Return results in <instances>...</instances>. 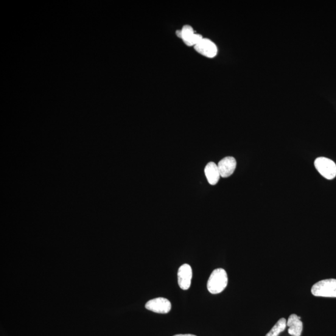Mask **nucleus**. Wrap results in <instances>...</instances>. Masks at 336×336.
I'll return each instance as SVG.
<instances>
[{
  "mask_svg": "<svg viewBox=\"0 0 336 336\" xmlns=\"http://www.w3.org/2000/svg\"><path fill=\"white\" fill-rule=\"evenodd\" d=\"M228 284V277L223 268L215 269L212 271L207 282V289L212 294L222 292Z\"/></svg>",
  "mask_w": 336,
  "mask_h": 336,
  "instance_id": "obj_1",
  "label": "nucleus"
},
{
  "mask_svg": "<svg viewBox=\"0 0 336 336\" xmlns=\"http://www.w3.org/2000/svg\"><path fill=\"white\" fill-rule=\"evenodd\" d=\"M314 296L336 298V279H327L316 283L313 286Z\"/></svg>",
  "mask_w": 336,
  "mask_h": 336,
  "instance_id": "obj_2",
  "label": "nucleus"
},
{
  "mask_svg": "<svg viewBox=\"0 0 336 336\" xmlns=\"http://www.w3.org/2000/svg\"><path fill=\"white\" fill-rule=\"evenodd\" d=\"M315 166L316 169L324 178L330 180L335 177L336 164L331 159L320 157L316 159Z\"/></svg>",
  "mask_w": 336,
  "mask_h": 336,
  "instance_id": "obj_3",
  "label": "nucleus"
},
{
  "mask_svg": "<svg viewBox=\"0 0 336 336\" xmlns=\"http://www.w3.org/2000/svg\"><path fill=\"white\" fill-rule=\"evenodd\" d=\"M145 307L153 312L166 314L172 309V304L166 298H157L148 301Z\"/></svg>",
  "mask_w": 336,
  "mask_h": 336,
  "instance_id": "obj_4",
  "label": "nucleus"
},
{
  "mask_svg": "<svg viewBox=\"0 0 336 336\" xmlns=\"http://www.w3.org/2000/svg\"><path fill=\"white\" fill-rule=\"evenodd\" d=\"M194 49L200 54L206 58H213L217 54L218 49L216 45L209 39L203 38L196 46Z\"/></svg>",
  "mask_w": 336,
  "mask_h": 336,
  "instance_id": "obj_5",
  "label": "nucleus"
},
{
  "mask_svg": "<svg viewBox=\"0 0 336 336\" xmlns=\"http://www.w3.org/2000/svg\"><path fill=\"white\" fill-rule=\"evenodd\" d=\"M192 271L190 266L184 264L179 268L178 273V284L182 290H187L191 284Z\"/></svg>",
  "mask_w": 336,
  "mask_h": 336,
  "instance_id": "obj_6",
  "label": "nucleus"
},
{
  "mask_svg": "<svg viewBox=\"0 0 336 336\" xmlns=\"http://www.w3.org/2000/svg\"><path fill=\"white\" fill-rule=\"evenodd\" d=\"M237 162L234 157H226L218 162L217 166L221 177L226 178L231 176L236 168Z\"/></svg>",
  "mask_w": 336,
  "mask_h": 336,
  "instance_id": "obj_7",
  "label": "nucleus"
},
{
  "mask_svg": "<svg viewBox=\"0 0 336 336\" xmlns=\"http://www.w3.org/2000/svg\"><path fill=\"white\" fill-rule=\"evenodd\" d=\"M301 317L293 314L291 315L287 322V326L289 327L288 333L292 336H300L302 331V323Z\"/></svg>",
  "mask_w": 336,
  "mask_h": 336,
  "instance_id": "obj_8",
  "label": "nucleus"
},
{
  "mask_svg": "<svg viewBox=\"0 0 336 336\" xmlns=\"http://www.w3.org/2000/svg\"><path fill=\"white\" fill-rule=\"evenodd\" d=\"M204 173L208 181L211 185H215L219 180L220 175L217 165L214 162H210L206 165Z\"/></svg>",
  "mask_w": 336,
  "mask_h": 336,
  "instance_id": "obj_9",
  "label": "nucleus"
},
{
  "mask_svg": "<svg viewBox=\"0 0 336 336\" xmlns=\"http://www.w3.org/2000/svg\"><path fill=\"white\" fill-rule=\"evenodd\" d=\"M287 322L285 318L280 319L266 336H278L280 333L285 330L287 327Z\"/></svg>",
  "mask_w": 336,
  "mask_h": 336,
  "instance_id": "obj_10",
  "label": "nucleus"
},
{
  "mask_svg": "<svg viewBox=\"0 0 336 336\" xmlns=\"http://www.w3.org/2000/svg\"><path fill=\"white\" fill-rule=\"evenodd\" d=\"M195 33L194 30L192 26L189 25H184L181 30H177L176 32V35L178 38L183 39L188 38L190 36L194 35Z\"/></svg>",
  "mask_w": 336,
  "mask_h": 336,
  "instance_id": "obj_11",
  "label": "nucleus"
},
{
  "mask_svg": "<svg viewBox=\"0 0 336 336\" xmlns=\"http://www.w3.org/2000/svg\"><path fill=\"white\" fill-rule=\"evenodd\" d=\"M204 38L200 34L194 33L190 37L184 39L183 42L187 46H196Z\"/></svg>",
  "mask_w": 336,
  "mask_h": 336,
  "instance_id": "obj_12",
  "label": "nucleus"
},
{
  "mask_svg": "<svg viewBox=\"0 0 336 336\" xmlns=\"http://www.w3.org/2000/svg\"><path fill=\"white\" fill-rule=\"evenodd\" d=\"M174 336H196V335L192 334H178Z\"/></svg>",
  "mask_w": 336,
  "mask_h": 336,
  "instance_id": "obj_13",
  "label": "nucleus"
}]
</instances>
